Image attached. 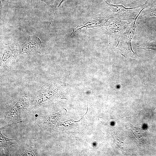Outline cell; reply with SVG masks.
<instances>
[{
	"instance_id": "30bf717a",
	"label": "cell",
	"mask_w": 156,
	"mask_h": 156,
	"mask_svg": "<svg viewBox=\"0 0 156 156\" xmlns=\"http://www.w3.org/2000/svg\"><path fill=\"white\" fill-rule=\"evenodd\" d=\"M149 7L150 8L145 11V16L147 18L156 16V0H154Z\"/></svg>"
},
{
	"instance_id": "9c48e42d",
	"label": "cell",
	"mask_w": 156,
	"mask_h": 156,
	"mask_svg": "<svg viewBox=\"0 0 156 156\" xmlns=\"http://www.w3.org/2000/svg\"><path fill=\"white\" fill-rule=\"evenodd\" d=\"M138 49H151L156 50V40L149 41L140 45Z\"/></svg>"
},
{
	"instance_id": "3957f363",
	"label": "cell",
	"mask_w": 156,
	"mask_h": 156,
	"mask_svg": "<svg viewBox=\"0 0 156 156\" xmlns=\"http://www.w3.org/2000/svg\"><path fill=\"white\" fill-rule=\"evenodd\" d=\"M130 23L114 17L107 25L101 29L109 36L110 42L112 40H118Z\"/></svg>"
},
{
	"instance_id": "7a4b0ae2",
	"label": "cell",
	"mask_w": 156,
	"mask_h": 156,
	"mask_svg": "<svg viewBox=\"0 0 156 156\" xmlns=\"http://www.w3.org/2000/svg\"><path fill=\"white\" fill-rule=\"evenodd\" d=\"M136 19L130 23L122 35L118 40L115 47L120 53L125 57H131L136 58L138 55L134 52L132 48V41L135 34L136 27Z\"/></svg>"
},
{
	"instance_id": "6da1fadb",
	"label": "cell",
	"mask_w": 156,
	"mask_h": 156,
	"mask_svg": "<svg viewBox=\"0 0 156 156\" xmlns=\"http://www.w3.org/2000/svg\"><path fill=\"white\" fill-rule=\"evenodd\" d=\"M154 0H147L142 5L127 8L122 5H114L105 1L108 7L112 12L114 17L131 23L137 19L139 15L144 9L149 7Z\"/></svg>"
},
{
	"instance_id": "9a60e30c",
	"label": "cell",
	"mask_w": 156,
	"mask_h": 156,
	"mask_svg": "<svg viewBox=\"0 0 156 156\" xmlns=\"http://www.w3.org/2000/svg\"><path fill=\"white\" fill-rule=\"evenodd\" d=\"M133 117V116H130V117H127L126 116V117L127 118H130V117Z\"/></svg>"
},
{
	"instance_id": "277c9868",
	"label": "cell",
	"mask_w": 156,
	"mask_h": 156,
	"mask_svg": "<svg viewBox=\"0 0 156 156\" xmlns=\"http://www.w3.org/2000/svg\"><path fill=\"white\" fill-rule=\"evenodd\" d=\"M21 48L18 44L8 45L3 48L1 53V65L11 69L15 62L16 56L21 55Z\"/></svg>"
},
{
	"instance_id": "8fae6325",
	"label": "cell",
	"mask_w": 156,
	"mask_h": 156,
	"mask_svg": "<svg viewBox=\"0 0 156 156\" xmlns=\"http://www.w3.org/2000/svg\"><path fill=\"white\" fill-rule=\"evenodd\" d=\"M67 0H55L52 8L54 12H56L60 7L61 5Z\"/></svg>"
},
{
	"instance_id": "ba28073f",
	"label": "cell",
	"mask_w": 156,
	"mask_h": 156,
	"mask_svg": "<svg viewBox=\"0 0 156 156\" xmlns=\"http://www.w3.org/2000/svg\"><path fill=\"white\" fill-rule=\"evenodd\" d=\"M147 0H115L114 3L125 7H135L143 5Z\"/></svg>"
},
{
	"instance_id": "5b68a950",
	"label": "cell",
	"mask_w": 156,
	"mask_h": 156,
	"mask_svg": "<svg viewBox=\"0 0 156 156\" xmlns=\"http://www.w3.org/2000/svg\"><path fill=\"white\" fill-rule=\"evenodd\" d=\"M114 18V17L112 13L100 15L81 25H78L75 28L70 29L73 30V32L70 34V36L78 30H81V29L83 27H86L87 29L95 27H102L106 26L110 23Z\"/></svg>"
},
{
	"instance_id": "4fadbf2b",
	"label": "cell",
	"mask_w": 156,
	"mask_h": 156,
	"mask_svg": "<svg viewBox=\"0 0 156 156\" xmlns=\"http://www.w3.org/2000/svg\"><path fill=\"white\" fill-rule=\"evenodd\" d=\"M8 0H1V4L3 7H6L8 5Z\"/></svg>"
},
{
	"instance_id": "5bb4252c",
	"label": "cell",
	"mask_w": 156,
	"mask_h": 156,
	"mask_svg": "<svg viewBox=\"0 0 156 156\" xmlns=\"http://www.w3.org/2000/svg\"><path fill=\"white\" fill-rule=\"evenodd\" d=\"M115 0H105V1L108 3L111 4L113 3H114Z\"/></svg>"
},
{
	"instance_id": "52a82bcc",
	"label": "cell",
	"mask_w": 156,
	"mask_h": 156,
	"mask_svg": "<svg viewBox=\"0 0 156 156\" xmlns=\"http://www.w3.org/2000/svg\"><path fill=\"white\" fill-rule=\"evenodd\" d=\"M8 126L7 125L5 126L0 128V148H3L5 152H8L10 146L16 142V140L15 139H12L7 138L2 134L1 133L2 130L7 126Z\"/></svg>"
},
{
	"instance_id": "7c38bea8",
	"label": "cell",
	"mask_w": 156,
	"mask_h": 156,
	"mask_svg": "<svg viewBox=\"0 0 156 156\" xmlns=\"http://www.w3.org/2000/svg\"><path fill=\"white\" fill-rule=\"evenodd\" d=\"M49 6L52 8L55 0H41Z\"/></svg>"
},
{
	"instance_id": "8992f818",
	"label": "cell",
	"mask_w": 156,
	"mask_h": 156,
	"mask_svg": "<svg viewBox=\"0 0 156 156\" xmlns=\"http://www.w3.org/2000/svg\"><path fill=\"white\" fill-rule=\"evenodd\" d=\"M42 44L39 38L35 36H30L21 45V55H32L40 53Z\"/></svg>"
}]
</instances>
